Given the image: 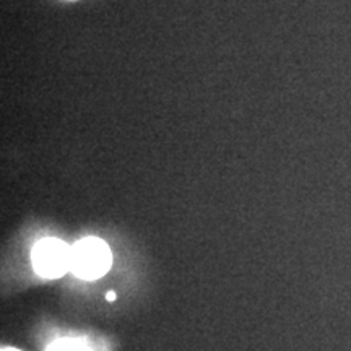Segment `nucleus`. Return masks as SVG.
<instances>
[{
    "label": "nucleus",
    "instance_id": "2",
    "mask_svg": "<svg viewBox=\"0 0 351 351\" xmlns=\"http://www.w3.org/2000/svg\"><path fill=\"white\" fill-rule=\"evenodd\" d=\"M32 261L38 275L44 278H59L67 274L72 265V247L54 238L43 239L33 247Z\"/></svg>",
    "mask_w": 351,
    "mask_h": 351
},
{
    "label": "nucleus",
    "instance_id": "3",
    "mask_svg": "<svg viewBox=\"0 0 351 351\" xmlns=\"http://www.w3.org/2000/svg\"><path fill=\"white\" fill-rule=\"evenodd\" d=\"M47 351H91V348L78 339H60L54 341Z\"/></svg>",
    "mask_w": 351,
    "mask_h": 351
},
{
    "label": "nucleus",
    "instance_id": "4",
    "mask_svg": "<svg viewBox=\"0 0 351 351\" xmlns=\"http://www.w3.org/2000/svg\"><path fill=\"white\" fill-rule=\"evenodd\" d=\"M106 298H108V301H114L116 300V295H114V293H108Z\"/></svg>",
    "mask_w": 351,
    "mask_h": 351
},
{
    "label": "nucleus",
    "instance_id": "5",
    "mask_svg": "<svg viewBox=\"0 0 351 351\" xmlns=\"http://www.w3.org/2000/svg\"><path fill=\"white\" fill-rule=\"evenodd\" d=\"M2 351H19V350H13V348H7V350H2Z\"/></svg>",
    "mask_w": 351,
    "mask_h": 351
},
{
    "label": "nucleus",
    "instance_id": "1",
    "mask_svg": "<svg viewBox=\"0 0 351 351\" xmlns=\"http://www.w3.org/2000/svg\"><path fill=\"white\" fill-rule=\"evenodd\" d=\"M112 263L109 245L99 238H85L72 247V274L82 280H98Z\"/></svg>",
    "mask_w": 351,
    "mask_h": 351
}]
</instances>
